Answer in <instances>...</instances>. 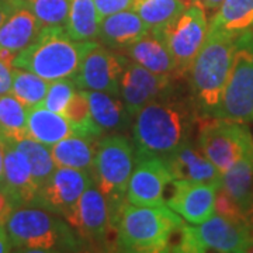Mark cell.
Returning <instances> with one entry per match:
<instances>
[{
    "label": "cell",
    "instance_id": "cell-1",
    "mask_svg": "<svg viewBox=\"0 0 253 253\" xmlns=\"http://www.w3.org/2000/svg\"><path fill=\"white\" fill-rule=\"evenodd\" d=\"M199 123L187 103L170 96L154 100L135 116L132 126L135 158H161L191 139L193 126Z\"/></svg>",
    "mask_w": 253,
    "mask_h": 253
},
{
    "label": "cell",
    "instance_id": "cell-2",
    "mask_svg": "<svg viewBox=\"0 0 253 253\" xmlns=\"http://www.w3.org/2000/svg\"><path fill=\"white\" fill-rule=\"evenodd\" d=\"M97 44V41H75L63 26L42 27L36 40L16 55L13 68L36 73L48 82L72 79L84 56Z\"/></svg>",
    "mask_w": 253,
    "mask_h": 253
},
{
    "label": "cell",
    "instance_id": "cell-3",
    "mask_svg": "<svg viewBox=\"0 0 253 253\" xmlns=\"http://www.w3.org/2000/svg\"><path fill=\"white\" fill-rule=\"evenodd\" d=\"M186 221L170 207L124 203L116 219V248L121 252H169L172 235Z\"/></svg>",
    "mask_w": 253,
    "mask_h": 253
},
{
    "label": "cell",
    "instance_id": "cell-4",
    "mask_svg": "<svg viewBox=\"0 0 253 253\" xmlns=\"http://www.w3.org/2000/svg\"><path fill=\"white\" fill-rule=\"evenodd\" d=\"M238 37L208 28L206 41L190 68L191 91L203 116L212 117L221 104Z\"/></svg>",
    "mask_w": 253,
    "mask_h": 253
},
{
    "label": "cell",
    "instance_id": "cell-5",
    "mask_svg": "<svg viewBox=\"0 0 253 253\" xmlns=\"http://www.w3.org/2000/svg\"><path fill=\"white\" fill-rule=\"evenodd\" d=\"M13 248L20 252H55L78 246L79 238L65 219L44 208L18 207L6 222Z\"/></svg>",
    "mask_w": 253,
    "mask_h": 253
},
{
    "label": "cell",
    "instance_id": "cell-6",
    "mask_svg": "<svg viewBox=\"0 0 253 253\" xmlns=\"http://www.w3.org/2000/svg\"><path fill=\"white\" fill-rule=\"evenodd\" d=\"M134 168L135 149L129 139L123 135H109L100 139L90 176L94 186L107 200L114 225L126 203Z\"/></svg>",
    "mask_w": 253,
    "mask_h": 253
},
{
    "label": "cell",
    "instance_id": "cell-7",
    "mask_svg": "<svg viewBox=\"0 0 253 253\" xmlns=\"http://www.w3.org/2000/svg\"><path fill=\"white\" fill-rule=\"evenodd\" d=\"M212 117L253 123V30L236 40L222 100Z\"/></svg>",
    "mask_w": 253,
    "mask_h": 253
},
{
    "label": "cell",
    "instance_id": "cell-8",
    "mask_svg": "<svg viewBox=\"0 0 253 253\" xmlns=\"http://www.w3.org/2000/svg\"><path fill=\"white\" fill-rule=\"evenodd\" d=\"M196 142L221 173L253 149V135L248 124L208 116L199 118Z\"/></svg>",
    "mask_w": 253,
    "mask_h": 253
},
{
    "label": "cell",
    "instance_id": "cell-9",
    "mask_svg": "<svg viewBox=\"0 0 253 253\" xmlns=\"http://www.w3.org/2000/svg\"><path fill=\"white\" fill-rule=\"evenodd\" d=\"M245 253L253 251V226L238 222L219 214H212L204 222L190 225L186 222L181 253L200 252Z\"/></svg>",
    "mask_w": 253,
    "mask_h": 253
},
{
    "label": "cell",
    "instance_id": "cell-10",
    "mask_svg": "<svg viewBox=\"0 0 253 253\" xmlns=\"http://www.w3.org/2000/svg\"><path fill=\"white\" fill-rule=\"evenodd\" d=\"M210 23L200 4H191L165 27L152 30L163 40L174 62L176 76L189 75L190 68L204 44Z\"/></svg>",
    "mask_w": 253,
    "mask_h": 253
},
{
    "label": "cell",
    "instance_id": "cell-11",
    "mask_svg": "<svg viewBox=\"0 0 253 253\" xmlns=\"http://www.w3.org/2000/svg\"><path fill=\"white\" fill-rule=\"evenodd\" d=\"M93 183L87 170L56 168L49 180L40 189L36 207H41L65 219L72 226L83 193Z\"/></svg>",
    "mask_w": 253,
    "mask_h": 253
},
{
    "label": "cell",
    "instance_id": "cell-12",
    "mask_svg": "<svg viewBox=\"0 0 253 253\" xmlns=\"http://www.w3.org/2000/svg\"><path fill=\"white\" fill-rule=\"evenodd\" d=\"M72 229H75L79 241L87 245L96 248L110 246L113 236L116 246V225L107 200L94 186V183H91L82 196Z\"/></svg>",
    "mask_w": 253,
    "mask_h": 253
},
{
    "label": "cell",
    "instance_id": "cell-13",
    "mask_svg": "<svg viewBox=\"0 0 253 253\" xmlns=\"http://www.w3.org/2000/svg\"><path fill=\"white\" fill-rule=\"evenodd\" d=\"M173 76L151 72L128 58L120 78V96L131 117L154 100L172 94Z\"/></svg>",
    "mask_w": 253,
    "mask_h": 253
},
{
    "label": "cell",
    "instance_id": "cell-14",
    "mask_svg": "<svg viewBox=\"0 0 253 253\" xmlns=\"http://www.w3.org/2000/svg\"><path fill=\"white\" fill-rule=\"evenodd\" d=\"M126 61L128 56H123L103 44H97L84 56L72 81L81 90L104 91L120 96V78Z\"/></svg>",
    "mask_w": 253,
    "mask_h": 253
},
{
    "label": "cell",
    "instance_id": "cell-15",
    "mask_svg": "<svg viewBox=\"0 0 253 253\" xmlns=\"http://www.w3.org/2000/svg\"><path fill=\"white\" fill-rule=\"evenodd\" d=\"M173 176L165 159L135 158V168L126 189V201L139 207H156L166 203V189Z\"/></svg>",
    "mask_w": 253,
    "mask_h": 253
},
{
    "label": "cell",
    "instance_id": "cell-16",
    "mask_svg": "<svg viewBox=\"0 0 253 253\" xmlns=\"http://www.w3.org/2000/svg\"><path fill=\"white\" fill-rule=\"evenodd\" d=\"M221 183H191L173 179L166 191V204L187 224L204 222L215 211V194Z\"/></svg>",
    "mask_w": 253,
    "mask_h": 253
},
{
    "label": "cell",
    "instance_id": "cell-17",
    "mask_svg": "<svg viewBox=\"0 0 253 253\" xmlns=\"http://www.w3.org/2000/svg\"><path fill=\"white\" fill-rule=\"evenodd\" d=\"M3 189L11 197L16 208L36 206L40 187L33 176L31 166L26 155L7 139H4Z\"/></svg>",
    "mask_w": 253,
    "mask_h": 253
},
{
    "label": "cell",
    "instance_id": "cell-18",
    "mask_svg": "<svg viewBox=\"0 0 253 253\" xmlns=\"http://www.w3.org/2000/svg\"><path fill=\"white\" fill-rule=\"evenodd\" d=\"M173 179L191 183H221L222 173L200 149L197 142L187 139L165 158Z\"/></svg>",
    "mask_w": 253,
    "mask_h": 253
},
{
    "label": "cell",
    "instance_id": "cell-19",
    "mask_svg": "<svg viewBox=\"0 0 253 253\" xmlns=\"http://www.w3.org/2000/svg\"><path fill=\"white\" fill-rule=\"evenodd\" d=\"M149 33V27L135 10H123L100 21V42L110 49H128Z\"/></svg>",
    "mask_w": 253,
    "mask_h": 253
},
{
    "label": "cell",
    "instance_id": "cell-20",
    "mask_svg": "<svg viewBox=\"0 0 253 253\" xmlns=\"http://www.w3.org/2000/svg\"><path fill=\"white\" fill-rule=\"evenodd\" d=\"M221 187L235 200L253 226V149L222 173Z\"/></svg>",
    "mask_w": 253,
    "mask_h": 253
},
{
    "label": "cell",
    "instance_id": "cell-21",
    "mask_svg": "<svg viewBox=\"0 0 253 253\" xmlns=\"http://www.w3.org/2000/svg\"><path fill=\"white\" fill-rule=\"evenodd\" d=\"M126 56L151 72L177 78L170 51L162 38L152 30L126 49Z\"/></svg>",
    "mask_w": 253,
    "mask_h": 253
},
{
    "label": "cell",
    "instance_id": "cell-22",
    "mask_svg": "<svg viewBox=\"0 0 253 253\" xmlns=\"http://www.w3.org/2000/svg\"><path fill=\"white\" fill-rule=\"evenodd\" d=\"M40 20L23 6L10 16L0 27V48L18 54L26 49L42 30Z\"/></svg>",
    "mask_w": 253,
    "mask_h": 253
},
{
    "label": "cell",
    "instance_id": "cell-23",
    "mask_svg": "<svg viewBox=\"0 0 253 253\" xmlns=\"http://www.w3.org/2000/svg\"><path fill=\"white\" fill-rule=\"evenodd\" d=\"M28 136L48 146L75 135L66 118L45 109L42 104L28 109L27 116Z\"/></svg>",
    "mask_w": 253,
    "mask_h": 253
},
{
    "label": "cell",
    "instance_id": "cell-24",
    "mask_svg": "<svg viewBox=\"0 0 253 253\" xmlns=\"http://www.w3.org/2000/svg\"><path fill=\"white\" fill-rule=\"evenodd\" d=\"M87 96L90 103L91 116L100 129L103 131V134L107 131H123L128 126L129 120L132 117L128 114L121 96L94 90L87 91Z\"/></svg>",
    "mask_w": 253,
    "mask_h": 253
},
{
    "label": "cell",
    "instance_id": "cell-25",
    "mask_svg": "<svg viewBox=\"0 0 253 253\" xmlns=\"http://www.w3.org/2000/svg\"><path fill=\"white\" fill-rule=\"evenodd\" d=\"M96 139L79 135H71L62 141L51 145V155L56 168H71L90 172L97 152Z\"/></svg>",
    "mask_w": 253,
    "mask_h": 253
},
{
    "label": "cell",
    "instance_id": "cell-26",
    "mask_svg": "<svg viewBox=\"0 0 253 253\" xmlns=\"http://www.w3.org/2000/svg\"><path fill=\"white\" fill-rule=\"evenodd\" d=\"M65 30L75 41H97L100 17L94 0H69Z\"/></svg>",
    "mask_w": 253,
    "mask_h": 253
},
{
    "label": "cell",
    "instance_id": "cell-27",
    "mask_svg": "<svg viewBox=\"0 0 253 253\" xmlns=\"http://www.w3.org/2000/svg\"><path fill=\"white\" fill-rule=\"evenodd\" d=\"M210 28L235 36L253 30V0H224L211 18Z\"/></svg>",
    "mask_w": 253,
    "mask_h": 253
},
{
    "label": "cell",
    "instance_id": "cell-28",
    "mask_svg": "<svg viewBox=\"0 0 253 253\" xmlns=\"http://www.w3.org/2000/svg\"><path fill=\"white\" fill-rule=\"evenodd\" d=\"M28 109L11 93L0 94V136L17 142L27 138Z\"/></svg>",
    "mask_w": 253,
    "mask_h": 253
},
{
    "label": "cell",
    "instance_id": "cell-29",
    "mask_svg": "<svg viewBox=\"0 0 253 253\" xmlns=\"http://www.w3.org/2000/svg\"><path fill=\"white\" fill-rule=\"evenodd\" d=\"M63 117L69 121L75 135L89 139H97L100 135H103V131L100 129L91 116L89 96L86 90L76 89Z\"/></svg>",
    "mask_w": 253,
    "mask_h": 253
},
{
    "label": "cell",
    "instance_id": "cell-30",
    "mask_svg": "<svg viewBox=\"0 0 253 253\" xmlns=\"http://www.w3.org/2000/svg\"><path fill=\"white\" fill-rule=\"evenodd\" d=\"M11 75L13 82L9 93L20 100L27 109L42 104L49 87V82L36 73L18 68H11Z\"/></svg>",
    "mask_w": 253,
    "mask_h": 253
},
{
    "label": "cell",
    "instance_id": "cell-31",
    "mask_svg": "<svg viewBox=\"0 0 253 253\" xmlns=\"http://www.w3.org/2000/svg\"><path fill=\"white\" fill-rule=\"evenodd\" d=\"M13 144L16 145L18 151H21L26 155L28 163L31 166V172L36 179V183L41 189L46 181L49 180V177L52 176V173L56 169L52 155H51V148L48 145L41 144L36 139L30 138V136L23 138Z\"/></svg>",
    "mask_w": 253,
    "mask_h": 253
},
{
    "label": "cell",
    "instance_id": "cell-32",
    "mask_svg": "<svg viewBox=\"0 0 253 253\" xmlns=\"http://www.w3.org/2000/svg\"><path fill=\"white\" fill-rule=\"evenodd\" d=\"M184 9L181 0H145L135 11L149 30H158L173 21Z\"/></svg>",
    "mask_w": 253,
    "mask_h": 253
},
{
    "label": "cell",
    "instance_id": "cell-33",
    "mask_svg": "<svg viewBox=\"0 0 253 253\" xmlns=\"http://www.w3.org/2000/svg\"><path fill=\"white\" fill-rule=\"evenodd\" d=\"M24 3L44 27H65L69 14V0H24Z\"/></svg>",
    "mask_w": 253,
    "mask_h": 253
},
{
    "label": "cell",
    "instance_id": "cell-34",
    "mask_svg": "<svg viewBox=\"0 0 253 253\" xmlns=\"http://www.w3.org/2000/svg\"><path fill=\"white\" fill-rule=\"evenodd\" d=\"M76 89L78 87L75 86L72 79H59V81L49 82V87L46 91L45 99L42 101V106L45 109L63 116Z\"/></svg>",
    "mask_w": 253,
    "mask_h": 253
},
{
    "label": "cell",
    "instance_id": "cell-35",
    "mask_svg": "<svg viewBox=\"0 0 253 253\" xmlns=\"http://www.w3.org/2000/svg\"><path fill=\"white\" fill-rule=\"evenodd\" d=\"M214 212L222 215V217L229 218L232 221L249 224L248 218L245 217V214L235 203V200L232 199L221 186L218 187L217 194H215V211Z\"/></svg>",
    "mask_w": 253,
    "mask_h": 253
},
{
    "label": "cell",
    "instance_id": "cell-36",
    "mask_svg": "<svg viewBox=\"0 0 253 253\" xmlns=\"http://www.w3.org/2000/svg\"><path fill=\"white\" fill-rule=\"evenodd\" d=\"M100 21L110 14H114L123 10H134V0H94Z\"/></svg>",
    "mask_w": 253,
    "mask_h": 253
},
{
    "label": "cell",
    "instance_id": "cell-37",
    "mask_svg": "<svg viewBox=\"0 0 253 253\" xmlns=\"http://www.w3.org/2000/svg\"><path fill=\"white\" fill-rule=\"evenodd\" d=\"M14 210H16V206L11 197L6 193V190L0 187V225L6 226V222Z\"/></svg>",
    "mask_w": 253,
    "mask_h": 253
},
{
    "label": "cell",
    "instance_id": "cell-38",
    "mask_svg": "<svg viewBox=\"0 0 253 253\" xmlns=\"http://www.w3.org/2000/svg\"><path fill=\"white\" fill-rule=\"evenodd\" d=\"M26 6L24 0H0V27L20 7Z\"/></svg>",
    "mask_w": 253,
    "mask_h": 253
},
{
    "label": "cell",
    "instance_id": "cell-39",
    "mask_svg": "<svg viewBox=\"0 0 253 253\" xmlns=\"http://www.w3.org/2000/svg\"><path fill=\"white\" fill-rule=\"evenodd\" d=\"M11 82H13L11 68L0 61V94L9 93L11 89Z\"/></svg>",
    "mask_w": 253,
    "mask_h": 253
},
{
    "label": "cell",
    "instance_id": "cell-40",
    "mask_svg": "<svg viewBox=\"0 0 253 253\" xmlns=\"http://www.w3.org/2000/svg\"><path fill=\"white\" fill-rule=\"evenodd\" d=\"M13 251V245L10 241L6 226L0 225V253H7Z\"/></svg>",
    "mask_w": 253,
    "mask_h": 253
},
{
    "label": "cell",
    "instance_id": "cell-41",
    "mask_svg": "<svg viewBox=\"0 0 253 253\" xmlns=\"http://www.w3.org/2000/svg\"><path fill=\"white\" fill-rule=\"evenodd\" d=\"M224 3V0H197V4H200L203 9L207 11H217L219 6Z\"/></svg>",
    "mask_w": 253,
    "mask_h": 253
},
{
    "label": "cell",
    "instance_id": "cell-42",
    "mask_svg": "<svg viewBox=\"0 0 253 253\" xmlns=\"http://www.w3.org/2000/svg\"><path fill=\"white\" fill-rule=\"evenodd\" d=\"M4 181V139L0 136V187L3 189Z\"/></svg>",
    "mask_w": 253,
    "mask_h": 253
},
{
    "label": "cell",
    "instance_id": "cell-43",
    "mask_svg": "<svg viewBox=\"0 0 253 253\" xmlns=\"http://www.w3.org/2000/svg\"><path fill=\"white\" fill-rule=\"evenodd\" d=\"M183 1V4L186 6V7H189L191 4H196L197 3V0H181Z\"/></svg>",
    "mask_w": 253,
    "mask_h": 253
},
{
    "label": "cell",
    "instance_id": "cell-44",
    "mask_svg": "<svg viewBox=\"0 0 253 253\" xmlns=\"http://www.w3.org/2000/svg\"><path fill=\"white\" fill-rule=\"evenodd\" d=\"M142 1H145V0H134V10H135L136 7L142 3Z\"/></svg>",
    "mask_w": 253,
    "mask_h": 253
}]
</instances>
